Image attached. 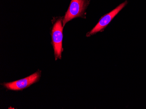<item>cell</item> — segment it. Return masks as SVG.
Listing matches in <instances>:
<instances>
[{
    "label": "cell",
    "instance_id": "cell-4",
    "mask_svg": "<svg viewBox=\"0 0 146 109\" xmlns=\"http://www.w3.org/2000/svg\"><path fill=\"white\" fill-rule=\"evenodd\" d=\"M127 1H125L123 3L118 6L117 8L111 11L109 13L104 15L100 19V20H99V22L96 26L93 28L92 31L89 32L86 36L87 37L90 36L104 30L106 27L111 22L113 18L118 14V13L127 5Z\"/></svg>",
    "mask_w": 146,
    "mask_h": 109
},
{
    "label": "cell",
    "instance_id": "cell-1",
    "mask_svg": "<svg viewBox=\"0 0 146 109\" xmlns=\"http://www.w3.org/2000/svg\"><path fill=\"white\" fill-rule=\"evenodd\" d=\"M62 18H58L55 22L52 30V40L54 47L56 60L61 59V54L63 52V27Z\"/></svg>",
    "mask_w": 146,
    "mask_h": 109
},
{
    "label": "cell",
    "instance_id": "cell-2",
    "mask_svg": "<svg viewBox=\"0 0 146 109\" xmlns=\"http://www.w3.org/2000/svg\"><path fill=\"white\" fill-rule=\"evenodd\" d=\"M89 4L88 0H71L68 9L63 20V27L68 22L74 18H83L85 9Z\"/></svg>",
    "mask_w": 146,
    "mask_h": 109
},
{
    "label": "cell",
    "instance_id": "cell-3",
    "mask_svg": "<svg viewBox=\"0 0 146 109\" xmlns=\"http://www.w3.org/2000/svg\"><path fill=\"white\" fill-rule=\"evenodd\" d=\"M41 75V71H38L27 78L10 83L4 84L5 87L13 91H22L37 82Z\"/></svg>",
    "mask_w": 146,
    "mask_h": 109
}]
</instances>
